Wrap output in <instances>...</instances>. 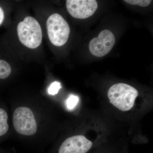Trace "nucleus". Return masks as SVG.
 <instances>
[{
	"label": "nucleus",
	"mask_w": 153,
	"mask_h": 153,
	"mask_svg": "<svg viewBox=\"0 0 153 153\" xmlns=\"http://www.w3.org/2000/svg\"><path fill=\"white\" fill-rule=\"evenodd\" d=\"M135 88L124 83L112 85L108 90V97L110 102L122 111H128L132 108L138 95Z\"/></svg>",
	"instance_id": "obj_1"
},
{
	"label": "nucleus",
	"mask_w": 153,
	"mask_h": 153,
	"mask_svg": "<svg viewBox=\"0 0 153 153\" xmlns=\"http://www.w3.org/2000/svg\"><path fill=\"white\" fill-rule=\"evenodd\" d=\"M19 40L23 45L30 49H36L41 45L42 32L41 25L33 17H26L17 27Z\"/></svg>",
	"instance_id": "obj_2"
},
{
	"label": "nucleus",
	"mask_w": 153,
	"mask_h": 153,
	"mask_svg": "<svg viewBox=\"0 0 153 153\" xmlns=\"http://www.w3.org/2000/svg\"><path fill=\"white\" fill-rule=\"evenodd\" d=\"M47 27L49 40L53 45L61 47L67 42L70 35V27L60 14L54 13L48 18Z\"/></svg>",
	"instance_id": "obj_3"
},
{
	"label": "nucleus",
	"mask_w": 153,
	"mask_h": 153,
	"mask_svg": "<svg viewBox=\"0 0 153 153\" xmlns=\"http://www.w3.org/2000/svg\"><path fill=\"white\" fill-rule=\"evenodd\" d=\"M13 125L19 133L26 136L35 134L37 131V124L32 110L27 107L18 108L13 115Z\"/></svg>",
	"instance_id": "obj_4"
},
{
	"label": "nucleus",
	"mask_w": 153,
	"mask_h": 153,
	"mask_svg": "<svg viewBox=\"0 0 153 153\" xmlns=\"http://www.w3.org/2000/svg\"><path fill=\"white\" fill-rule=\"evenodd\" d=\"M115 38L108 30L102 31L97 38H94L89 44L91 54L97 57H102L108 54L114 46Z\"/></svg>",
	"instance_id": "obj_5"
},
{
	"label": "nucleus",
	"mask_w": 153,
	"mask_h": 153,
	"mask_svg": "<svg viewBox=\"0 0 153 153\" xmlns=\"http://www.w3.org/2000/svg\"><path fill=\"white\" fill-rule=\"evenodd\" d=\"M66 6L69 13L77 19H85L92 16L98 7L95 0H67Z\"/></svg>",
	"instance_id": "obj_6"
},
{
	"label": "nucleus",
	"mask_w": 153,
	"mask_h": 153,
	"mask_svg": "<svg viewBox=\"0 0 153 153\" xmlns=\"http://www.w3.org/2000/svg\"><path fill=\"white\" fill-rule=\"evenodd\" d=\"M93 146L92 142L83 135L66 139L60 145L57 153H87Z\"/></svg>",
	"instance_id": "obj_7"
},
{
	"label": "nucleus",
	"mask_w": 153,
	"mask_h": 153,
	"mask_svg": "<svg viewBox=\"0 0 153 153\" xmlns=\"http://www.w3.org/2000/svg\"><path fill=\"white\" fill-rule=\"evenodd\" d=\"M11 67L7 61L0 60V79L7 78L11 73Z\"/></svg>",
	"instance_id": "obj_8"
},
{
	"label": "nucleus",
	"mask_w": 153,
	"mask_h": 153,
	"mask_svg": "<svg viewBox=\"0 0 153 153\" xmlns=\"http://www.w3.org/2000/svg\"><path fill=\"white\" fill-rule=\"evenodd\" d=\"M125 2L130 4L146 7L149 6L152 2L151 0H125Z\"/></svg>",
	"instance_id": "obj_9"
},
{
	"label": "nucleus",
	"mask_w": 153,
	"mask_h": 153,
	"mask_svg": "<svg viewBox=\"0 0 153 153\" xmlns=\"http://www.w3.org/2000/svg\"><path fill=\"white\" fill-rule=\"evenodd\" d=\"M78 100H79V99L77 97L74 95H71L68 99L67 102H66V104H67L68 108L70 109L74 108L77 104Z\"/></svg>",
	"instance_id": "obj_10"
},
{
	"label": "nucleus",
	"mask_w": 153,
	"mask_h": 153,
	"mask_svg": "<svg viewBox=\"0 0 153 153\" xmlns=\"http://www.w3.org/2000/svg\"><path fill=\"white\" fill-rule=\"evenodd\" d=\"M61 88L60 82H53L48 89V92L51 95H55L57 94L60 88Z\"/></svg>",
	"instance_id": "obj_11"
},
{
	"label": "nucleus",
	"mask_w": 153,
	"mask_h": 153,
	"mask_svg": "<svg viewBox=\"0 0 153 153\" xmlns=\"http://www.w3.org/2000/svg\"><path fill=\"white\" fill-rule=\"evenodd\" d=\"M4 19V13L2 8L0 7V25L2 24Z\"/></svg>",
	"instance_id": "obj_12"
},
{
	"label": "nucleus",
	"mask_w": 153,
	"mask_h": 153,
	"mask_svg": "<svg viewBox=\"0 0 153 153\" xmlns=\"http://www.w3.org/2000/svg\"><path fill=\"white\" fill-rule=\"evenodd\" d=\"M0 153H5L4 152H2V151H0Z\"/></svg>",
	"instance_id": "obj_13"
}]
</instances>
